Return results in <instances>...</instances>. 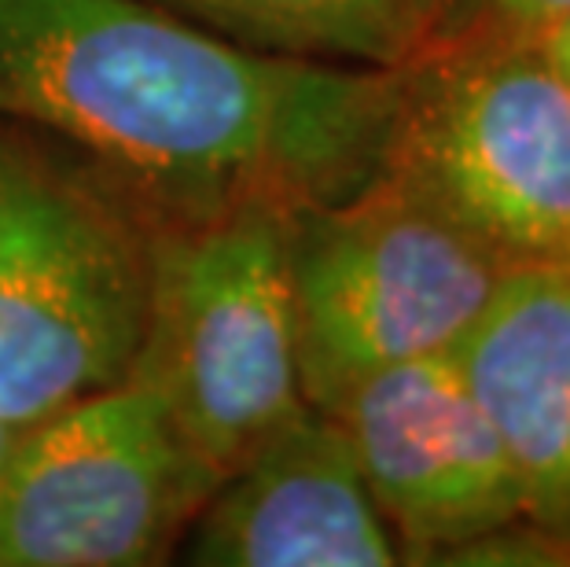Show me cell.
I'll return each mask as SVG.
<instances>
[{
	"label": "cell",
	"instance_id": "6da1fadb",
	"mask_svg": "<svg viewBox=\"0 0 570 567\" xmlns=\"http://www.w3.org/2000/svg\"><path fill=\"white\" fill-rule=\"evenodd\" d=\"M397 92L402 70L262 52L155 0H0V118L70 140L151 225L354 196Z\"/></svg>",
	"mask_w": 570,
	"mask_h": 567
},
{
	"label": "cell",
	"instance_id": "7a4b0ae2",
	"mask_svg": "<svg viewBox=\"0 0 570 567\" xmlns=\"http://www.w3.org/2000/svg\"><path fill=\"white\" fill-rule=\"evenodd\" d=\"M287 211L148 222V303L129 380L217 472L306 405L287 281Z\"/></svg>",
	"mask_w": 570,
	"mask_h": 567
},
{
	"label": "cell",
	"instance_id": "3957f363",
	"mask_svg": "<svg viewBox=\"0 0 570 567\" xmlns=\"http://www.w3.org/2000/svg\"><path fill=\"white\" fill-rule=\"evenodd\" d=\"M284 236L302 394L317 409L372 372L453 350L512 270L386 174L287 211Z\"/></svg>",
	"mask_w": 570,
	"mask_h": 567
},
{
	"label": "cell",
	"instance_id": "277c9868",
	"mask_svg": "<svg viewBox=\"0 0 570 567\" xmlns=\"http://www.w3.org/2000/svg\"><path fill=\"white\" fill-rule=\"evenodd\" d=\"M148 222L111 188L0 151V420L30 428L129 380Z\"/></svg>",
	"mask_w": 570,
	"mask_h": 567
},
{
	"label": "cell",
	"instance_id": "5b68a950",
	"mask_svg": "<svg viewBox=\"0 0 570 567\" xmlns=\"http://www.w3.org/2000/svg\"><path fill=\"white\" fill-rule=\"evenodd\" d=\"M383 174L512 265H570V86L530 38H445L402 67Z\"/></svg>",
	"mask_w": 570,
	"mask_h": 567
},
{
	"label": "cell",
	"instance_id": "8992f818",
	"mask_svg": "<svg viewBox=\"0 0 570 567\" xmlns=\"http://www.w3.org/2000/svg\"><path fill=\"white\" fill-rule=\"evenodd\" d=\"M222 472L122 380L22 428L0 479V567L169 560Z\"/></svg>",
	"mask_w": 570,
	"mask_h": 567
},
{
	"label": "cell",
	"instance_id": "52a82bcc",
	"mask_svg": "<svg viewBox=\"0 0 570 567\" xmlns=\"http://www.w3.org/2000/svg\"><path fill=\"white\" fill-rule=\"evenodd\" d=\"M375 505L412 564L527 520L501 436L471 394L453 350L372 372L332 409Z\"/></svg>",
	"mask_w": 570,
	"mask_h": 567
},
{
	"label": "cell",
	"instance_id": "ba28073f",
	"mask_svg": "<svg viewBox=\"0 0 570 567\" xmlns=\"http://www.w3.org/2000/svg\"><path fill=\"white\" fill-rule=\"evenodd\" d=\"M177 553L203 567L402 564L343 424L309 402L228 468Z\"/></svg>",
	"mask_w": 570,
	"mask_h": 567
},
{
	"label": "cell",
	"instance_id": "9c48e42d",
	"mask_svg": "<svg viewBox=\"0 0 570 567\" xmlns=\"http://www.w3.org/2000/svg\"><path fill=\"white\" fill-rule=\"evenodd\" d=\"M453 358L512 457L527 520L570 538V265H512Z\"/></svg>",
	"mask_w": 570,
	"mask_h": 567
},
{
	"label": "cell",
	"instance_id": "30bf717a",
	"mask_svg": "<svg viewBox=\"0 0 570 567\" xmlns=\"http://www.w3.org/2000/svg\"><path fill=\"white\" fill-rule=\"evenodd\" d=\"M155 4L262 52L402 70L439 45L456 0H155Z\"/></svg>",
	"mask_w": 570,
	"mask_h": 567
},
{
	"label": "cell",
	"instance_id": "8fae6325",
	"mask_svg": "<svg viewBox=\"0 0 570 567\" xmlns=\"http://www.w3.org/2000/svg\"><path fill=\"white\" fill-rule=\"evenodd\" d=\"M570 0H456L445 38H515L527 41L563 16Z\"/></svg>",
	"mask_w": 570,
	"mask_h": 567
},
{
	"label": "cell",
	"instance_id": "7c38bea8",
	"mask_svg": "<svg viewBox=\"0 0 570 567\" xmlns=\"http://www.w3.org/2000/svg\"><path fill=\"white\" fill-rule=\"evenodd\" d=\"M530 41L541 48V56L549 59L556 75L570 86V8L563 11V16H556L544 30L533 33Z\"/></svg>",
	"mask_w": 570,
	"mask_h": 567
},
{
	"label": "cell",
	"instance_id": "4fadbf2b",
	"mask_svg": "<svg viewBox=\"0 0 570 567\" xmlns=\"http://www.w3.org/2000/svg\"><path fill=\"white\" fill-rule=\"evenodd\" d=\"M19 431H22V428H11V424H4V420H0V479H4L8 457H11V450H16Z\"/></svg>",
	"mask_w": 570,
	"mask_h": 567
}]
</instances>
